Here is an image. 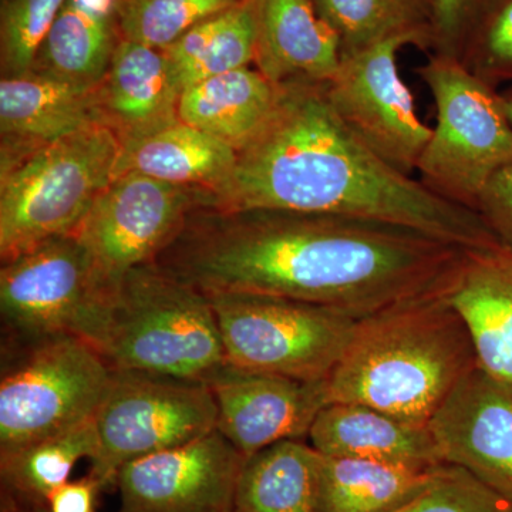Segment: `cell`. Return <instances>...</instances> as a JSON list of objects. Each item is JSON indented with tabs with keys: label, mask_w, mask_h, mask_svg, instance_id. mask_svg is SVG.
<instances>
[{
	"label": "cell",
	"mask_w": 512,
	"mask_h": 512,
	"mask_svg": "<svg viewBox=\"0 0 512 512\" xmlns=\"http://www.w3.org/2000/svg\"><path fill=\"white\" fill-rule=\"evenodd\" d=\"M468 252L386 222L200 208L154 264L205 295L259 293L363 319L448 292Z\"/></svg>",
	"instance_id": "6da1fadb"
},
{
	"label": "cell",
	"mask_w": 512,
	"mask_h": 512,
	"mask_svg": "<svg viewBox=\"0 0 512 512\" xmlns=\"http://www.w3.org/2000/svg\"><path fill=\"white\" fill-rule=\"evenodd\" d=\"M211 197V210L320 212L414 229L466 251L503 247L476 211L376 156L330 106L325 84H282L274 113Z\"/></svg>",
	"instance_id": "7a4b0ae2"
},
{
	"label": "cell",
	"mask_w": 512,
	"mask_h": 512,
	"mask_svg": "<svg viewBox=\"0 0 512 512\" xmlns=\"http://www.w3.org/2000/svg\"><path fill=\"white\" fill-rule=\"evenodd\" d=\"M473 340L446 293L397 303L360 319L326 380L329 403H359L429 426L477 367Z\"/></svg>",
	"instance_id": "3957f363"
},
{
	"label": "cell",
	"mask_w": 512,
	"mask_h": 512,
	"mask_svg": "<svg viewBox=\"0 0 512 512\" xmlns=\"http://www.w3.org/2000/svg\"><path fill=\"white\" fill-rule=\"evenodd\" d=\"M99 352L111 370L204 383L229 365L210 298L154 262L121 279Z\"/></svg>",
	"instance_id": "277c9868"
},
{
	"label": "cell",
	"mask_w": 512,
	"mask_h": 512,
	"mask_svg": "<svg viewBox=\"0 0 512 512\" xmlns=\"http://www.w3.org/2000/svg\"><path fill=\"white\" fill-rule=\"evenodd\" d=\"M119 138L93 124L40 147L0 170V259L76 234L116 177Z\"/></svg>",
	"instance_id": "5b68a950"
},
{
	"label": "cell",
	"mask_w": 512,
	"mask_h": 512,
	"mask_svg": "<svg viewBox=\"0 0 512 512\" xmlns=\"http://www.w3.org/2000/svg\"><path fill=\"white\" fill-rule=\"evenodd\" d=\"M416 73L437 111L417 164L419 181L444 200L476 211L488 180L512 164V123L501 93L454 57L430 56Z\"/></svg>",
	"instance_id": "8992f818"
},
{
	"label": "cell",
	"mask_w": 512,
	"mask_h": 512,
	"mask_svg": "<svg viewBox=\"0 0 512 512\" xmlns=\"http://www.w3.org/2000/svg\"><path fill=\"white\" fill-rule=\"evenodd\" d=\"M207 296L229 365L303 382L329 379L360 320L329 306L259 293Z\"/></svg>",
	"instance_id": "52a82bcc"
},
{
	"label": "cell",
	"mask_w": 512,
	"mask_h": 512,
	"mask_svg": "<svg viewBox=\"0 0 512 512\" xmlns=\"http://www.w3.org/2000/svg\"><path fill=\"white\" fill-rule=\"evenodd\" d=\"M116 292L76 235L50 239L0 269V311L15 339L74 336L99 349Z\"/></svg>",
	"instance_id": "ba28073f"
},
{
	"label": "cell",
	"mask_w": 512,
	"mask_h": 512,
	"mask_svg": "<svg viewBox=\"0 0 512 512\" xmlns=\"http://www.w3.org/2000/svg\"><path fill=\"white\" fill-rule=\"evenodd\" d=\"M20 356L0 382V453L92 420L111 367L96 346L74 336L16 339Z\"/></svg>",
	"instance_id": "9c48e42d"
},
{
	"label": "cell",
	"mask_w": 512,
	"mask_h": 512,
	"mask_svg": "<svg viewBox=\"0 0 512 512\" xmlns=\"http://www.w3.org/2000/svg\"><path fill=\"white\" fill-rule=\"evenodd\" d=\"M93 423L97 447L89 474L107 488L131 461L217 430L218 406L208 383L113 370Z\"/></svg>",
	"instance_id": "30bf717a"
},
{
	"label": "cell",
	"mask_w": 512,
	"mask_h": 512,
	"mask_svg": "<svg viewBox=\"0 0 512 512\" xmlns=\"http://www.w3.org/2000/svg\"><path fill=\"white\" fill-rule=\"evenodd\" d=\"M211 205V192L204 188L180 187L130 171L113 178L74 235L101 274L119 286L131 269L156 261L192 212Z\"/></svg>",
	"instance_id": "8fae6325"
},
{
	"label": "cell",
	"mask_w": 512,
	"mask_h": 512,
	"mask_svg": "<svg viewBox=\"0 0 512 512\" xmlns=\"http://www.w3.org/2000/svg\"><path fill=\"white\" fill-rule=\"evenodd\" d=\"M406 46L420 49L414 37L400 36L342 57L325 93L340 120L376 156L412 175L433 128L420 120L400 77L397 55Z\"/></svg>",
	"instance_id": "7c38bea8"
},
{
	"label": "cell",
	"mask_w": 512,
	"mask_h": 512,
	"mask_svg": "<svg viewBox=\"0 0 512 512\" xmlns=\"http://www.w3.org/2000/svg\"><path fill=\"white\" fill-rule=\"evenodd\" d=\"M247 460L218 430L138 458L117 474L119 512H234Z\"/></svg>",
	"instance_id": "4fadbf2b"
},
{
	"label": "cell",
	"mask_w": 512,
	"mask_h": 512,
	"mask_svg": "<svg viewBox=\"0 0 512 512\" xmlns=\"http://www.w3.org/2000/svg\"><path fill=\"white\" fill-rule=\"evenodd\" d=\"M440 460L512 503V390L471 370L430 420Z\"/></svg>",
	"instance_id": "5bb4252c"
},
{
	"label": "cell",
	"mask_w": 512,
	"mask_h": 512,
	"mask_svg": "<svg viewBox=\"0 0 512 512\" xmlns=\"http://www.w3.org/2000/svg\"><path fill=\"white\" fill-rule=\"evenodd\" d=\"M217 430L245 457L285 440L308 437L328 402L326 382L252 372L228 365L211 380Z\"/></svg>",
	"instance_id": "9a60e30c"
},
{
	"label": "cell",
	"mask_w": 512,
	"mask_h": 512,
	"mask_svg": "<svg viewBox=\"0 0 512 512\" xmlns=\"http://www.w3.org/2000/svg\"><path fill=\"white\" fill-rule=\"evenodd\" d=\"M101 124L99 86L33 72L0 80V170L67 134Z\"/></svg>",
	"instance_id": "2e32d148"
},
{
	"label": "cell",
	"mask_w": 512,
	"mask_h": 512,
	"mask_svg": "<svg viewBox=\"0 0 512 512\" xmlns=\"http://www.w3.org/2000/svg\"><path fill=\"white\" fill-rule=\"evenodd\" d=\"M254 66L272 83H328L340 64L339 40L313 0H247Z\"/></svg>",
	"instance_id": "e0dca14e"
},
{
	"label": "cell",
	"mask_w": 512,
	"mask_h": 512,
	"mask_svg": "<svg viewBox=\"0 0 512 512\" xmlns=\"http://www.w3.org/2000/svg\"><path fill=\"white\" fill-rule=\"evenodd\" d=\"M180 97L163 50L121 39L99 84L101 124L126 146L181 120Z\"/></svg>",
	"instance_id": "ac0fdd59"
},
{
	"label": "cell",
	"mask_w": 512,
	"mask_h": 512,
	"mask_svg": "<svg viewBox=\"0 0 512 512\" xmlns=\"http://www.w3.org/2000/svg\"><path fill=\"white\" fill-rule=\"evenodd\" d=\"M447 298L466 323L478 367L512 390V252H468Z\"/></svg>",
	"instance_id": "d6986e66"
},
{
	"label": "cell",
	"mask_w": 512,
	"mask_h": 512,
	"mask_svg": "<svg viewBox=\"0 0 512 512\" xmlns=\"http://www.w3.org/2000/svg\"><path fill=\"white\" fill-rule=\"evenodd\" d=\"M308 439L323 456L365 458L416 470L444 464L429 426L397 419L366 404H326Z\"/></svg>",
	"instance_id": "ffe728a7"
},
{
	"label": "cell",
	"mask_w": 512,
	"mask_h": 512,
	"mask_svg": "<svg viewBox=\"0 0 512 512\" xmlns=\"http://www.w3.org/2000/svg\"><path fill=\"white\" fill-rule=\"evenodd\" d=\"M121 39L116 0H66L32 70L63 82L99 86Z\"/></svg>",
	"instance_id": "44dd1931"
},
{
	"label": "cell",
	"mask_w": 512,
	"mask_h": 512,
	"mask_svg": "<svg viewBox=\"0 0 512 512\" xmlns=\"http://www.w3.org/2000/svg\"><path fill=\"white\" fill-rule=\"evenodd\" d=\"M281 86L251 66L210 77L181 93L184 123L241 150L274 113Z\"/></svg>",
	"instance_id": "7402d4cb"
},
{
	"label": "cell",
	"mask_w": 512,
	"mask_h": 512,
	"mask_svg": "<svg viewBox=\"0 0 512 512\" xmlns=\"http://www.w3.org/2000/svg\"><path fill=\"white\" fill-rule=\"evenodd\" d=\"M235 160L234 148L178 120L121 147L116 175L131 171L163 183L212 192L231 173Z\"/></svg>",
	"instance_id": "603a6c76"
},
{
	"label": "cell",
	"mask_w": 512,
	"mask_h": 512,
	"mask_svg": "<svg viewBox=\"0 0 512 512\" xmlns=\"http://www.w3.org/2000/svg\"><path fill=\"white\" fill-rule=\"evenodd\" d=\"M440 466L416 470L365 458L318 453L316 511L389 512L420 493Z\"/></svg>",
	"instance_id": "cb8c5ba5"
},
{
	"label": "cell",
	"mask_w": 512,
	"mask_h": 512,
	"mask_svg": "<svg viewBox=\"0 0 512 512\" xmlns=\"http://www.w3.org/2000/svg\"><path fill=\"white\" fill-rule=\"evenodd\" d=\"M96 447L92 419L56 436L0 453L3 494L25 510L47 512L50 495L69 483L80 460H92Z\"/></svg>",
	"instance_id": "d4e9b609"
},
{
	"label": "cell",
	"mask_w": 512,
	"mask_h": 512,
	"mask_svg": "<svg viewBox=\"0 0 512 512\" xmlns=\"http://www.w3.org/2000/svg\"><path fill=\"white\" fill-rule=\"evenodd\" d=\"M318 451L285 440L248 457L239 477L234 512L316 511Z\"/></svg>",
	"instance_id": "484cf974"
},
{
	"label": "cell",
	"mask_w": 512,
	"mask_h": 512,
	"mask_svg": "<svg viewBox=\"0 0 512 512\" xmlns=\"http://www.w3.org/2000/svg\"><path fill=\"white\" fill-rule=\"evenodd\" d=\"M163 53L181 93L202 80L251 66L255 39L247 0L188 30Z\"/></svg>",
	"instance_id": "4316f807"
},
{
	"label": "cell",
	"mask_w": 512,
	"mask_h": 512,
	"mask_svg": "<svg viewBox=\"0 0 512 512\" xmlns=\"http://www.w3.org/2000/svg\"><path fill=\"white\" fill-rule=\"evenodd\" d=\"M339 40L340 59L400 36L433 49L434 0H313Z\"/></svg>",
	"instance_id": "83f0119b"
},
{
	"label": "cell",
	"mask_w": 512,
	"mask_h": 512,
	"mask_svg": "<svg viewBox=\"0 0 512 512\" xmlns=\"http://www.w3.org/2000/svg\"><path fill=\"white\" fill-rule=\"evenodd\" d=\"M241 0H116L121 37L163 50Z\"/></svg>",
	"instance_id": "f1b7e54d"
},
{
	"label": "cell",
	"mask_w": 512,
	"mask_h": 512,
	"mask_svg": "<svg viewBox=\"0 0 512 512\" xmlns=\"http://www.w3.org/2000/svg\"><path fill=\"white\" fill-rule=\"evenodd\" d=\"M66 0H2L0 2V74L29 73L37 53Z\"/></svg>",
	"instance_id": "f546056e"
},
{
	"label": "cell",
	"mask_w": 512,
	"mask_h": 512,
	"mask_svg": "<svg viewBox=\"0 0 512 512\" xmlns=\"http://www.w3.org/2000/svg\"><path fill=\"white\" fill-rule=\"evenodd\" d=\"M461 62L498 90L512 86V0H488L468 36Z\"/></svg>",
	"instance_id": "4dcf8cb0"
},
{
	"label": "cell",
	"mask_w": 512,
	"mask_h": 512,
	"mask_svg": "<svg viewBox=\"0 0 512 512\" xmlns=\"http://www.w3.org/2000/svg\"><path fill=\"white\" fill-rule=\"evenodd\" d=\"M389 512H512V503L464 468L444 463L420 493Z\"/></svg>",
	"instance_id": "1f68e13d"
},
{
	"label": "cell",
	"mask_w": 512,
	"mask_h": 512,
	"mask_svg": "<svg viewBox=\"0 0 512 512\" xmlns=\"http://www.w3.org/2000/svg\"><path fill=\"white\" fill-rule=\"evenodd\" d=\"M488 0H434L433 55L461 60Z\"/></svg>",
	"instance_id": "d6a6232c"
},
{
	"label": "cell",
	"mask_w": 512,
	"mask_h": 512,
	"mask_svg": "<svg viewBox=\"0 0 512 512\" xmlns=\"http://www.w3.org/2000/svg\"><path fill=\"white\" fill-rule=\"evenodd\" d=\"M476 212L498 242L512 252V164L488 180L478 197Z\"/></svg>",
	"instance_id": "836d02e7"
},
{
	"label": "cell",
	"mask_w": 512,
	"mask_h": 512,
	"mask_svg": "<svg viewBox=\"0 0 512 512\" xmlns=\"http://www.w3.org/2000/svg\"><path fill=\"white\" fill-rule=\"evenodd\" d=\"M103 485L87 474L57 488L47 501V512H96L97 497Z\"/></svg>",
	"instance_id": "e575fe53"
},
{
	"label": "cell",
	"mask_w": 512,
	"mask_h": 512,
	"mask_svg": "<svg viewBox=\"0 0 512 512\" xmlns=\"http://www.w3.org/2000/svg\"><path fill=\"white\" fill-rule=\"evenodd\" d=\"M501 93V99H503L505 113L510 117L512 123V86L508 87L507 90Z\"/></svg>",
	"instance_id": "d590c367"
}]
</instances>
